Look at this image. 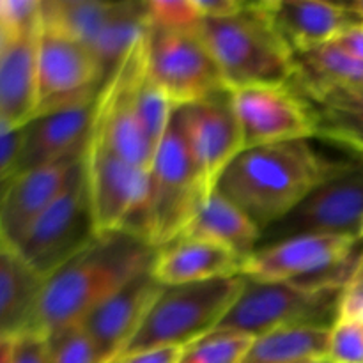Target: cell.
Listing matches in <instances>:
<instances>
[{
  "mask_svg": "<svg viewBox=\"0 0 363 363\" xmlns=\"http://www.w3.org/2000/svg\"><path fill=\"white\" fill-rule=\"evenodd\" d=\"M155 254L131 233L96 236L45 279L34 332L50 337L80 325L101 301L151 269Z\"/></svg>",
  "mask_w": 363,
  "mask_h": 363,
  "instance_id": "cell-1",
  "label": "cell"
},
{
  "mask_svg": "<svg viewBox=\"0 0 363 363\" xmlns=\"http://www.w3.org/2000/svg\"><path fill=\"white\" fill-rule=\"evenodd\" d=\"M337 165L319 155L311 140L248 147L227 167L216 191L264 233L294 211Z\"/></svg>",
  "mask_w": 363,
  "mask_h": 363,
  "instance_id": "cell-2",
  "label": "cell"
},
{
  "mask_svg": "<svg viewBox=\"0 0 363 363\" xmlns=\"http://www.w3.org/2000/svg\"><path fill=\"white\" fill-rule=\"evenodd\" d=\"M199 30L229 91L293 82L294 52L277 30L264 0L245 2L227 16L204 18Z\"/></svg>",
  "mask_w": 363,
  "mask_h": 363,
  "instance_id": "cell-3",
  "label": "cell"
},
{
  "mask_svg": "<svg viewBox=\"0 0 363 363\" xmlns=\"http://www.w3.org/2000/svg\"><path fill=\"white\" fill-rule=\"evenodd\" d=\"M245 277L163 287L135 335L112 363L144 351L184 347L222 323L243 289Z\"/></svg>",
  "mask_w": 363,
  "mask_h": 363,
  "instance_id": "cell-4",
  "label": "cell"
},
{
  "mask_svg": "<svg viewBox=\"0 0 363 363\" xmlns=\"http://www.w3.org/2000/svg\"><path fill=\"white\" fill-rule=\"evenodd\" d=\"M204 199L177 108L149 169L138 236L155 250L165 247L183 234Z\"/></svg>",
  "mask_w": 363,
  "mask_h": 363,
  "instance_id": "cell-5",
  "label": "cell"
},
{
  "mask_svg": "<svg viewBox=\"0 0 363 363\" xmlns=\"http://www.w3.org/2000/svg\"><path fill=\"white\" fill-rule=\"evenodd\" d=\"M363 255L362 240L339 234H300L259 247L243 264V275L259 282L346 287Z\"/></svg>",
  "mask_w": 363,
  "mask_h": 363,
  "instance_id": "cell-6",
  "label": "cell"
},
{
  "mask_svg": "<svg viewBox=\"0 0 363 363\" xmlns=\"http://www.w3.org/2000/svg\"><path fill=\"white\" fill-rule=\"evenodd\" d=\"M342 289L344 287L259 282L245 277L241 294L216 328L234 330L254 339L289 326L332 328L339 314Z\"/></svg>",
  "mask_w": 363,
  "mask_h": 363,
  "instance_id": "cell-7",
  "label": "cell"
},
{
  "mask_svg": "<svg viewBox=\"0 0 363 363\" xmlns=\"http://www.w3.org/2000/svg\"><path fill=\"white\" fill-rule=\"evenodd\" d=\"M144 48L149 77L177 108L229 91L199 25L186 28L147 25Z\"/></svg>",
  "mask_w": 363,
  "mask_h": 363,
  "instance_id": "cell-8",
  "label": "cell"
},
{
  "mask_svg": "<svg viewBox=\"0 0 363 363\" xmlns=\"http://www.w3.org/2000/svg\"><path fill=\"white\" fill-rule=\"evenodd\" d=\"M94 238L96 230L82 158L62 194L32 223L23 240L14 248L46 279L80 254Z\"/></svg>",
  "mask_w": 363,
  "mask_h": 363,
  "instance_id": "cell-9",
  "label": "cell"
},
{
  "mask_svg": "<svg viewBox=\"0 0 363 363\" xmlns=\"http://www.w3.org/2000/svg\"><path fill=\"white\" fill-rule=\"evenodd\" d=\"M300 234H339L362 240L363 160L339 162L294 211L262 233L259 247Z\"/></svg>",
  "mask_w": 363,
  "mask_h": 363,
  "instance_id": "cell-10",
  "label": "cell"
},
{
  "mask_svg": "<svg viewBox=\"0 0 363 363\" xmlns=\"http://www.w3.org/2000/svg\"><path fill=\"white\" fill-rule=\"evenodd\" d=\"M84 172L96 236L112 233L138 236L147 197L149 170L124 162L89 135Z\"/></svg>",
  "mask_w": 363,
  "mask_h": 363,
  "instance_id": "cell-11",
  "label": "cell"
},
{
  "mask_svg": "<svg viewBox=\"0 0 363 363\" xmlns=\"http://www.w3.org/2000/svg\"><path fill=\"white\" fill-rule=\"evenodd\" d=\"M35 84L39 116L96 99L105 80L84 43L41 21L35 43Z\"/></svg>",
  "mask_w": 363,
  "mask_h": 363,
  "instance_id": "cell-12",
  "label": "cell"
},
{
  "mask_svg": "<svg viewBox=\"0 0 363 363\" xmlns=\"http://www.w3.org/2000/svg\"><path fill=\"white\" fill-rule=\"evenodd\" d=\"M245 149L311 140L318 135L308 99L289 84H262L229 91Z\"/></svg>",
  "mask_w": 363,
  "mask_h": 363,
  "instance_id": "cell-13",
  "label": "cell"
},
{
  "mask_svg": "<svg viewBox=\"0 0 363 363\" xmlns=\"http://www.w3.org/2000/svg\"><path fill=\"white\" fill-rule=\"evenodd\" d=\"M144 39L133 46L99 89L91 137L124 162L149 170L156 149L138 121L133 96L135 80L144 64Z\"/></svg>",
  "mask_w": 363,
  "mask_h": 363,
  "instance_id": "cell-14",
  "label": "cell"
},
{
  "mask_svg": "<svg viewBox=\"0 0 363 363\" xmlns=\"http://www.w3.org/2000/svg\"><path fill=\"white\" fill-rule=\"evenodd\" d=\"M179 117L202 190L209 197L227 167L245 149L229 91L179 106Z\"/></svg>",
  "mask_w": 363,
  "mask_h": 363,
  "instance_id": "cell-15",
  "label": "cell"
},
{
  "mask_svg": "<svg viewBox=\"0 0 363 363\" xmlns=\"http://www.w3.org/2000/svg\"><path fill=\"white\" fill-rule=\"evenodd\" d=\"M84 152L85 149L50 165L21 172L7 183L0 199V240L4 243L14 248L23 240L32 223L67 186Z\"/></svg>",
  "mask_w": 363,
  "mask_h": 363,
  "instance_id": "cell-16",
  "label": "cell"
},
{
  "mask_svg": "<svg viewBox=\"0 0 363 363\" xmlns=\"http://www.w3.org/2000/svg\"><path fill=\"white\" fill-rule=\"evenodd\" d=\"M162 291L163 286L147 269L89 312L80 326L91 339L99 363L116 360Z\"/></svg>",
  "mask_w": 363,
  "mask_h": 363,
  "instance_id": "cell-17",
  "label": "cell"
},
{
  "mask_svg": "<svg viewBox=\"0 0 363 363\" xmlns=\"http://www.w3.org/2000/svg\"><path fill=\"white\" fill-rule=\"evenodd\" d=\"M94 105L96 99L82 101L39 113L25 124L23 144L14 176L84 151L91 135Z\"/></svg>",
  "mask_w": 363,
  "mask_h": 363,
  "instance_id": "cell-18",
  "label": "cell"
},
{
  "mask_svg": "<svg viewBox=\"0 0 363 363\" xmlns=\"http://www.w3.org/2000/svg\"><path fill=\"white\" fill-rule=\"evenodd\" d=\"M243 259L220 245L179 236L156 250L151 273L163 287H176L243 275Z\"/></svg>",
  "mask_w": 363,
  "mask_h": 363,
  "instance_id": "cell-19",
  "label": "cell"
},
{
  "mask_svg": "<svg viewBox=\"0 0 363 363\" xmlns=\"http://www.w3.org/2000/svg\"><path fill=\"white\" fill-rule=\"evenodd\" d=\"M264 7L294 55L335 41L358 21L344 4L326 0H264Z\"/></svg>",
  "mask_w": 363,
  "mask_h": 363,
  "instance_id": "cell-20",
  "label": "cell"
},
{
  "mask_svg": "<svg viewBox=\"0 0 363 363\" xmlns=\"http://www.w3.org/2000/svg\"><path fill=\"white\" fill-rule=\"evenodd\" d=\"M43 284L20 252L0 240V340L34 332Z\"/></svg>",
  "mask_w": 363,
  "mask_h": 363,
  "instance_id": "cell-21",
  "label": "cell"
},
{
  "mask_svg": "<svg viewBox=\"0 0 363 363\" xmlns=\"http://www.w3.org/2000/svg\"><path fill=\"white\" fill-rule=\"evenodd\" d=\"M38 32L16 35L0 53V123L23 128L38 112Z\"/></svg>",
  "mask_w": 363,
  "mask_h": 363,
  "instance_id": "cell-22",
  "label": "cell"
},
{
  "mask_svg": "<svg viewBox=\"0 0 363 363\" xmlns=\"http://www.w3.org/2000/svg\"><path fill=\"white\" fill-rule=\"evenodd\" d=\"M181 236L208 240L247 261L257 250L262 233L234 202L215 190L202 201Z\"/></svg>",
  "mask_w": 363,
  "mask_h": 363,
  "instance_id": "cell-23",
  "label": "cell"
},
{
  "mask_svg": "<svg viewBox=\"0 0 363 363\" xmlns=\"http://www.w3.org/2000/svg\"><path fill=\"white\" fill-rule=\"evenodd\" d=\"M303 96L314 110L315 138L363 160V89H326Z\"/></svg>",
  "mask_w": 363,
  "mask_h": 363,
  "instance_id": "cell-24",
  "label": "cell"
},
{
  "mask_svg": "<svg viewBox=\"0 0 363 363\" xmlns=\"http://www.w3.org/2000/svg\"><path fill=\"white\" fill-rule=\"evenodd\" d=\"M293 84L301 94L326 89H363V62L335 41L296 53Z\"/></svg>",
  "mask_w": 363,
  "mask_h": 363,
  "instance_id": "cell-25",
  "label": "cell"
},
{
  "mask_svg": "<svg viewBox=\"0 0 363 363\" xmlns=\"http://www.w3.org/2000/svg\"><path fill=\"white\" fill-rule=\"evenodd\" d=\"M330 328L289 326L255 337L241 363H308L326 358Z\"/></svg>",
  "mask_w": 363,
  "mask_h": 363,
  "instance_id": "cell-26",
  "label": "cell"
},
{
  "mask_svg": "<svg viewBox=\"0 0 363 363\" xmlns=\"http://www.w3.org/2000/svg\"><path fill=\"white\" fill-rule=\"evenodd\" d=\"M135 108H137L138 121H140L144 133L147 135L152 147H158L162 138L165 137L177 106L167 98L165 92L152 82L145 67V48L144 64L135 80Z\"/></svg>",
  "mask_w": 363,
  "mask_h": 363,
  "instance_id": "cell-27",
  "label": "cell"
},
{
  "mask_svg": "<svg viewBox=\"0 0 363 363\" xmlns=\"http://www.w3.org/2000/svg\"><path fill=\"white\" fill-rule=\"evenodd\" d=\"M254 337L227 328H215L184 346L177 363H241Z\"/></svg>",
  "mask_w": 363,
  "mask_h": 363,
  "instance_id": "cell-28",
  "label": "cell"
},
{
  "mask_svg": "<svg viewBox=\"0 0 363 363\" xmlns=\"http://www.w3.org/2000/svg\"><path fill=\"white\" fill-rule=\"evenodd\" d=\"M50 363H99L94 346L80 325L46 337Z\"/></svg>",
  "mask_w": 363,
  "mask_h": 363,
  "instance_id": "cell-29",
  "label": "cell"
},
{
  "mask_svg": "<svg viewBox=\"0 0 363 363\" xmlns=\"http://www.w3.org/2000/svg\"><path fill=\"white\" fill-rule=\"evenodd\" d=\"M147 25L167 28L195 27L202 21L199 0H151L145 2Z\"/></svg>",
  "mask_w": 363,
  "mask_h": 363,
  "instance_id": "cell-30",
  "label": "cell"
},
{
  "mask_svg": "<svg viewBox=\"0 0 363 363\" xmlns=\"http://www.w3.org/2000/svg\"><path fill=\"white\" fill-rule=\"evenodd\" d=\"M328 363H363V323L337 319L330 328Z\"/></svg>",
  "mask_w": 363,
  "mask_h": 363,
  "instance_id": "cell-31",
  "label": "cell"
},
{
  "mask_svg": "<svg viewBox=\"0 0 363 363\" xmlns=\"http://www.w3.org/2000/svg\"><path fill=\"white\" fill-rule=\"evenodd\" d=\"M0 21L13 38L38 30L41 25L39 0H0Z\"/></svg>",
  "mask_w": 363,
  "mask_h": 363,
  "instance_id": "cell-32",
  "label": "cell"
},
{
  "mask_svg": "<svg viewBox=\"0 0 363 363\" xmlns=\"http://www.w3.org/2000/svg\"><path fill=\"white\" fill-rule=\"evenodd\" d=\"M23 144V128L0 123V184L9 183L16 174Z\"/></svg>",
  "mask_w": 363,
  "mask_h": 363,
  "instance_id": "cell-33",
  "label": "cell"
},
{
  "mask_svg": "<svg viewBox=\"0 0 363 363\" xmlns=\"http://www.w3.org/2000/svg\"><path fill=\"white\" fill-rule=\"evenodd\" d=\"M13 363H50L46 337L28 332L13 340Z\"/></svg>",
  "mask_w": 363,
  "mask_h": 363,
  "instance_id": "cell-34",
  "label": "cell"
},
{
  "mask_svg": "<svg viewBox=\"0 0 363 363\" xmlns=\"http://www.w3.org/2000/svg\"><path fill=\"white\" fill-rule=\"evenodd\" d=\"M337 319L363 323V279L353 275V279L342 289L339 301V314Z\"/></svg>",
  "mask_w": 363,
  "mask_h": 363,
  "instance_id": "cell-35",
  "label": "cell"
},
{
  "mask_svg": "<svg viewBox=\"0 0 363 363\" xmlns=\"http://www.w3.org/2000/svg\"><path fill=\"white\" fill-rule=\"evenodd\" d=\"M335 43L339 46H342L347 53H351L353 57H357L358 60L363 62V21H354L351 23L339 38L335 39Z\"/></svg>",
  "mask_w": 363,
  "mask_h": 363,
  "instance_id": "cell-36",
  "label": "cell"
},
{
  "mask_svg": "<svg viewBox=\"0 0 363 363\" xmlns=\"http://www.w3.org/2000/svg\"><path fill=\"white\" fill-rule=\"evenodd\" d=\"M183 350L184 347H162V350L144 351V353L124 358L119 363H177Z\"/></svg>",
  "mask_w": 363,
  "mask_h": 363,
  "instance_id": "cell-37",
  "label": "cell"
},
{
  "mask_svg": "<svg viewBox=\"0 0 363 363\" xmlns=\"http://www.w3.org/2000/svg\"><path fill=\"white\" fill-rule=\"evenodd\" d=\"M0 363H13V340H0Z\"/></svg>",
  "mask_w": 363,
  "mask_h": 363,
  "instance_id": "cell-38",
  "label": "cell"
},
{
  "mask_svg": "<svg viewBox=\"0 0 363 363\" xmlns=\"http://www.w3.org/2000/svg\"><path fill=\"white\" fill-rule=\"evenodd\" d=\"M344 6L347 7V11H350L357 20L363 21V0H354V2H347L344 4Z\"/></svg>",
  "mask_w": 363,
  "mask_h": 363,
  "instance_id": "cell-39",
  "label": "cell"
},
{
  "mask_svg": "<svg viewBox=\"0 0 363 363\" xmlns=\"http://www.w3.org/2000/svg\"><path fill=\"white\" fill-rule=\"evenodd\" d=\"M11 39H13V35H11V32L7 30V28L2 25V21H0V53L7 48V45L11 43Z\"/></svg>",
  "mask_w": 363,
  "mask_h": 363,
  "instance_id": "cell-40",
  "label": "cell"
},
{
  "mask_svg": "<svg viewBox=\"0 0 363 363\" xmlns=\"http://www.w3.org/2000/svg\"><path fill=\"white\" fill-rule=\"evenodd\" d=\"M354 275L362 277V279H363V255H362V261H360V264H358V269H357V272H354Z\"/></svg>",
  "mask_w": 363,
  "mask_h": 363,
  "instance_id": "cell-41",
  "label": "cell"
},
{
  "mask_svg": "<svg viewBox=\"0 0 363 363\" xmlns=\"http://www.w3.org/2000/svg\"><path fill=\"white\" fill-rule=\"evenodd\" d=\"M314 363H328L326 360H319V362H314Z\"/></svg>",
  "mask_w": 363,
  "mask_h": 363,
  "instance_id": "cell-42",
  "label": "cell"
},
{
  "mask_svg": "<svg viewBox=\"0 0 363 363\" xmlns=\"http://www.w3.org/2000/svg\"><path fill=\"white\" fill-rule=\"evenodd\" d=\"M362 243H363V234H362Z\"/></svg>",
  "mask_w": 363,
  "mask_h": 363,
  "instance_id": "cell-43",
  "label": "cell"
},
{
  "mask_svg": "<svg viewBox=\"0 0 363 363\" xmlns=\"http://www.w3.org/2000/svg\"><path fill=\"white\" fill-rule=\"evenodd\" d=\"M308 363H314V362H308Z\"/></svg>",
  "mask_w": 363,
  "mask_h": 363,
  "instance_id": "cell-44",
  "label": "cell"
}]
</instances>
